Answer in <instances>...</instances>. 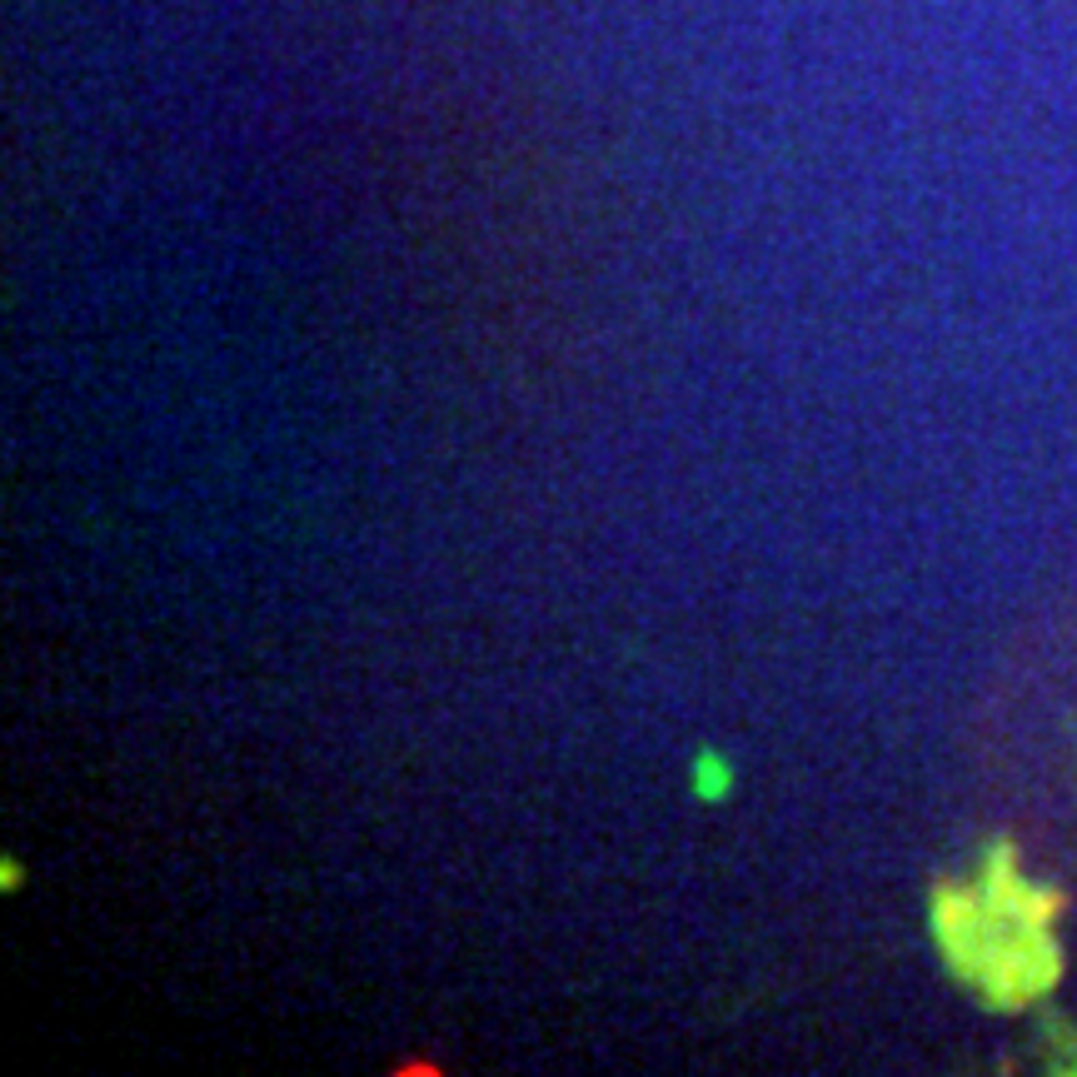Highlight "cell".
Returning <instances> with one entry per match:
<instances>
[{
  "label": "cell",
  "mask_w": 1077,
  "mask_h": 1077,
  "mask_svg": "<svg viewBox=\"0 0 1077 1077\" xmlns=\"http://www.w3.org/2000/svg\"><path fill=\"white\" fill-rule=\"evenodd\" d=\"M729 788H733V769L718 753H698L694 759V794L698 798H708V804H718V798H729Z\"/></svg>",
  "instance_id": "obj_1"
}]
</instances>
